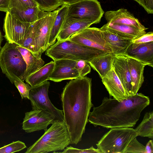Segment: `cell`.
Returning <instances> with one entry per match:
<instances>
[{
	"label": "cell",
	"mask_w": 153,
	"mask_h": 153,
	"mask_svg": "<svg viewBox=\"0 0 153 153\" xmlns=\"http://www.w3.org/2000/svg\"><path fill=\"white\" fill-rule=\"evenodd\" d=\"M137 136L131 128H111L96 145L100 153H125L129 143Z\"/></svg>",
	"instance_id": "obj_6"
},
{
	"label": "cell",
	"mask_w": 153,
	"mask_h": 153,
	"mask_svg": "<svg viewBox=\"0 0 153 153\" xmlns=\"http://www.w3.org/2000/svg\"><path fill=\"white\" fill-rule=\"evenodd\" d=\"M125 54L138 60L146 66L153 67V42L142 44L132 43Z\"/></svg>",
	"instance_id": "obj_16"
},
{
	"label": "cell",
	"mask_w": 153,
	"mask_h": 153,
	"mask_svg": "<svg viewBox=\"0 0 153 153\" xmlns=\"http://www.w3.org/2000/svg\"><path fill=\"white\" fill-rule=\"evenodd\" d=\"M39 6L23 10L10 9L9 11L21 21L32 23L39 18L40 12Z\"/></svg>",
	"instance_id": "obj_26"
},
{
	"label": "cell",
	"mask_w": 153,
	"mask_h": 153,
	"mask_svg": "<svg viewBox=\"0 0 153 153\" xmlns=\"http://www.w3.org/2000/svg\"><path fill=\"white\" fill-rule=\"evenodd\" d=\"M127 56L131 85V96L136 94L144 82L143 72L146 65L138 60Z\"/></svg>",
	"instance_id": "obj_20"
},
{
	"label": "cell",
	"mask_w": 153,
	"mask_h": 153,
	"mask_svg": "<svg viewBox=\"0 0 153 153\" xmlns=\"http://www.w3.org/2000/svg\"><path fill=\"white\" fill-rule=\"evenodd\" d=\"M31 23L22 22L7 12L4 21V37L8 42L21 46Z\"/></svg>",
	"instance_id": "obj_11"
},
{
	"label": "cell",
	"mask_w": 153,
	"mask_h": 153,
	"mask_svg": "<svg viewBox=\"0 0 153 153\" xmlns=\"http://www.w3.org/2000/svg\"><path fill=\"white\" fill-rule=\"evenodd\" d=\"M105 17L108 23L125 24L145 30L148 29L127 9L123 8L106 11Z\"/></svg>",
	"instance_id": "obj_17"
},
{
	"label": "cell",
	"mask_w": 153,
	"mask_h": 153,
	"mask_svg": "<svg viewBox=\"0 0 153 153\" xmlns=\"http://www.w3.org/2000/svg\"><path fill=\"white\" fill-rule=\"evenodd\" d=\"M27 147L25 143L20 141H13L0 148V153H11L20 151Z\"/></svg>",
	"instance_id": "obj_31"
},
{
	"label": "cell",
	"mask_w": 153,
	"mask_h": 153,
	"mask_svg": "<svg viewBox=\"0 0 153 153\" xmlns=\"http://www.w3.org/2000/svg\"><path fill=\"white\" fill-rule=\"evenodd\" d=\"M17 45L7 42L0 48V67L12 84L16 77L22 80L26 69L25 62Z\"/></svg>",
	"instance_id": "obj_5"
},
{
	"label": "cell",
	"mask_w": 153,
	"mask_h": 153,
	"mask_svg": "<svg viewBox=\"0 0 153 153\" xmlns=\"http://www.w3.org/2000/svg\"><path fill=\"white\" fill-rule=\"evenodd\" d=\"M3 40V37L0 29V48L1 47V45Z\"/></svg>",
	"instance_id": "obj_40"
},
{
	"label": "cell",
	"mask_w": 153,
	"mask_h": 153,
	"mask_svg": "<svg viewBox=\"0 0 153 153\" xmlns=\"http://www.w3.org/2000/svg\"><path fill=\"white\" fill-rule=\"evenodd\" d=\"M61 153H100L97 149L94 148L93 146L88 149H79L71 146L67 147Z\"/></svg>",
	"instance_id": "obj_34"
},
{
	"label": "cell",
	"mask_w": 153,
	"mask_h": 153,
	"mask_svg": "<svg viewBox=\"0 0 153 153\" xmlns=\"http://www.w3.org/2000/svg\"><path fill=\"white\" fill-rule=\"evenodd\" d=\"M34 22L31 24L21 46L27 49L35 56L39 58L38 57L36 51L34 40L35 29Z\"/></svg>",
	"instance_id": "obj_28"
},
{
	"label": "cell",
	"mask_w": 153,
	"mask_h": 153,
	"mask_svg": "<svg viewBox=\"0 0 153 153\" xmlns=\"http://www.w3.org/2000/svg\"><path fill=\"white\" fill-rule=\"evenodd\" d=\"M50 83L48 81L32 87L29 93V99L32 110H43L54 117L56 120L64 121L62 110L58 109L51 101L48 95Z\"/></svg>",
	"instance_id": "obj_8"
},
{
	"label": "cell",
	"mask_w": 153,
	"mask_h": 153,
	"mask_svg": "<svg viewBox=\"0 0 153 153\" xmlns=\"http://www.w3.org/2000/svg\"><path fill=\"white\" fill-rule=\"evenodd\" d=\"M104 12L97 0H81L68 4L66 18L91 19L96 23L101 21Z\"/></svg>",
	"instance_id": "obj_9"
},
{
	"label": "cell",
	"mask_w": 153,
	"mask_h": 153,
	"mask_svg": "<svg viewBox=\"0 0 153 153\" xmlns=\"http://www.w3.org/2000/svg\"><path fill=\"white\" fill-rule=\"evenodd\" d=\"M145 146L146 153H153V143L152 140H149Z\"/></svg>",
	"instance_id": "obj_38"
},
{
	"label": "cell",
	"mask_w": 153,
	"mask_h": 153,
	"mask_svg": "<svg viewBox=\"0 0 153 153\" xmlns=\"http://www.w3.org/2000/svg\"><path fill=\"white\" fill-rule=\"evenodd\" d=\"M61 99L71 144H77L81 140L93 106L91 79L84 76L71 79L63 88Z\"/></svg>",
	"instance_id": "obj_1"
},
{
	"label": "cell",
	"mask_w": 153,
	"mask_h": 153,
	"mask_svg": "<svg viewBox=\"0 0 153 153\" xmlns=\"http://www.w3.org/2000/svg\"><path fill=\"white\" fill-rule=\"evenodd\" d=\"M112 68L122 84L128 97L131 96V78L125 54L114 55Z\"/></svg>",
	"instance_id": "obj_14"
},
{
	"label": "cell",
	"mask_w": 153,
	"mask_h": 153,
	"mask_svg": "<svg viewBox=\"0 0 153 153\" xmlns=\"http://www.w3.org/2000/svg\"><path fill=\"white\" fill-rule=\"evenodd\" d=\"M68 4H63L58 8V13L49 38L48 48L55 43L58 35L67 15Z\"/></svg>",
	"instance_id": "obj_25"
},
{
	"label": "cell",
	"mask_w": 153,
	"mask_h": 153,
	"mask_svg": "<svg viewBox=\"0 0 153 153\" xmlns=\"http://www.w3.org/2000/svg\"><path fill=\"white\" fill-rule=\"evenodd\" d=\"M146 153L145 146L140 143L136 137L133 139L127 146L125 153Z\"/></svg>",
	"instance_id": "obj_32"
},
{
	"label": "cell",
	"mask_w": 153,
	"mask_h": 153,
	"mask_svg": "<svg viewBox=\"0 0 153 153\" xmlns=\"http://www.w3.org/2000/svg\"><path fill=\"white\" fill-rule=\"evenodd\" d=\"M102 81L109 95L119 101L128 97L120 79L112 68Z\"/></svg>",
	"instance_id": "obj_18"
},
{
	"label": "cell",
	"mask_w": 153,
	"mask_h": 153,
	"mask_svg": "<svg viewBox=\"0 0 153 153\" xmlns=\"http://www.w3.org/2000/svg\"><path fill=\"white\" fill-rule=\"evenodd\" d=\"M63 4H70L81 0H58Z\"/></svg>",
	"instance_id": "obj_39"
},
{
	"label": "cell",
	"mask_w": 153,
	"mask_h": 153,
	"mask_svg": "<svg viewBox=\"0 0 153 153\" xmlns=\"http://www.w3.org/2000/svg\"><path fill=\"white\" fill-rule=\"evenodd\" d=\"M10 0H0V11L5 12L9 11Z\"/></svg>",
	"instance_id": "obj_37"
},
{
	"label": "cell",
	"mask_w": 153,
	"mask_h": 153,
	"mask_svg": "<svg viewBox=\"0 0 153 153\" xmlns=\"http://www.w3.org/2000/svg\"><path fill=\"white\" fill-rule=\"evenodd\" d=\"M39 6L34 0H10V9L22 10Z\"/></svg>",
	"instance_id": "obj_29"
},
{
	"label": "cell",
	"mask_w": 153,
	"mask_h": 153,
	"mask_svg": "<svg viewBox=\"0 0 153 153\" xmlns=\"http://www.w3.org/2000/svg\"><path fill=\"white\" fill-rule=\"evenodd\" d=\"M114 55L106 53L94 57L87 62L102 79L112 68Z\"/></svg>",
	"instance_id": "obj_23"
},
{
	"label": "cell",
	"mask_w": 153,
	"mask_h": 153,
	"mask_svg": "<svg viewBox=\"0 0 153 153\" xmlns=\"http://www.w3.org/2000/svg\"><path fill=\"white\" fill-rule=\"evenodd\" d=\"M76 62L65 59L54 60V66L49 77V80L58 82L80 77L78 72L75 68Z\"/></svg>",
	"instance_id": "obj_13"
},
{
	"label": "cell",
	"mask_w": 153,
	"mask_h": 153,
	"mask_svg": "<svg viewBox=\"0 0 153 153\" xmlns=\"http://www.w3.org/2000/svg\"><path fill=\"white\" fill-rule=\"evenodd\" d=\"M103 37L111 48L112 54H125L133 40L124 38L110 32L105 25L100 28Z\"/></svg>",
	"instance_id": "obj_19"
},
{
	"label": "cell",
	"mask_w": 153,
	"mask_h": 153,
	"mask_svg": "<svg viewBox=\"0 0 153 153\" xmlns=\"http://www.w3.org/2000/svg\"><path fill=\"white\" fill-rule=\"evenodd\" d=\"M137 136L146 137L152 139L153 137V112L146 113L142 121L134 129Z\"/></svg>",
	"instance_id": "obj_27"
},
{
	"label": "cell",
	"mask_w": 153,
	"mask_h": 153,
	"mask_svg": "<svg viewBox=\"0 0 153 153\" xmlns=\"http://www.w3.org/2000/svg\"><path fill=\"white\" fill-rule=\"evenodd\" d=\"M56 120L54 116L41 110H32L25 113L22 128L27 133L47 130L48 126Z\"/></svg>",
	"instance_id": "obj_12"
},
{
	"label": "cell",
	"mask_w": 153,
	"mask_h": 153,
	"mask_svg": "<svg viewBox=\"0 0 153 153\" xmlns=\"http://www.w3.org/2000/svg\"><path fill=\"white\" fill-rule=\"evenodd\" d=\"M58 13V9L48 12L41 10L38 19L34 22L35 49L39 58L48 48L49 37Z\"/></svg>",
	"instance_id": "obj_7"
},
{
	"label": "cell",
	"mask_w": 153,
	"mask_h": 153,
	"mask_svg": "<svg viewBox=\"0 0 153 153\" xmlns=\"http://www.w3.org/2000/svg\"><path fill=\"white\" fill-rule=\"evenodd\" d=\"M75 67L80 77L85 76L91 71L90 66L87 62L84 60L76 61Z\"/></svg>",
	"instance_id": "obj_33"
},
{
	"label": "cell",
	"mask_w": 153,
	"mask_h": 153,
	"mask_svg": "<svg viewBox=\"0 0 153 153\" xmlns=\"http://www.w3.org/2000/svg\"><path fill=\"white\" fill-rule=\"evenodd\" d=\"M152 42H153V32H149L133 40L132 43L135 44H142Z\"/></svg>",
	"instance_id": "obj_35"
},
{
	"label": "cell",
	"mask_w": 153,
	"mask_h": 153,
	"mask_svg": "<svg viewBox=\"0 0 153 153\" xmlns=\"http://www.w3.org/2000/svg\"><path fill=\"white\" fill-rule=\"evenodd\" d=\"M105 25L110 32L122 37L132 40L146 33L145 30L125 24L107 22Z\"/></svg>",
	"instance_id": "obj_21"
},
{
	"label": "cell",
	"mask_w": 153,
	"mask_h": 153,
	"mask_svg": "<svg viewBox=\"0 0 153 153\" xmlns=\"http://www.w3.org/2000/svg\"><path fill=\"white\" fill-rule=\"evenodd\" d=\"M54 66V61H51L31 74L25 80L32 87H33L49 80Z\"/></svg>",
	"instance_id": "obj_24"
},
{
	"label": "cell",
	"mask_w": 153,
	"mask_h": 153,
	"mask_svg": "<svg viewBox=\"0 0 153 153\" xmlns=\"http://www.w3.org/2000/svg\"><path fill=\"white\" fill-rule=\"evenodd\" d=\"M94 24L97 23L92 20L65 18L57 36V41L67 40L72 35Z\"/></svg>",
	"instance_id": "obj_15"
},
{
	"label": "cell",
	"mask_w": 153,
	"mask_h": 153,
	"mask_svg": "<svg viewBox=\"0 0 153 153\" xmlns=\"http://www.w3.org/2000/svg\"><path fill=\"white\" fill-rule=\"evenodd\" d=\"M150 102L149 97L141 93L121 101L105 97L100 105L94 107L90 112L88 122L95 127L100 126L109 128H132Z\"/></svg>",
	"instance_id": "obj_2"
},
{
	"label": "cell",
	"mask_w": 153,
	"mask_h": 153,
	"mask_svg": "<svg viewBox=\"0 0 153 153\" xmlns=\"http://www.w3.org/2000/svg\"><path fill=\"white\" fill-rule=\"evenodd\" d=\"M68 39L107 53L112 54L111 49L104 39L100 28L88 27L72 35Z\"/></svg>",
	"instance_id": "obj_10"
},
{
	"label": "cell",
	"mask_w": 153,
	"mask_h": 153,
	"mask_svg": "<svg viewBox=\"0 0 153 153\" xmlns=\"http://www.w3.org/2000/svg\"><path fill=\"white\" fill-rule=\"evenodd\" d=\"M70 144V135L64 121L55 120L25 153H47L63 150Z\"/></svg>",
	"instance_id": "obj_3"
},
{
	"label": "cell",
	"mask_w": 153,
	"mask_h": 153,
	"mask_svg": "<svg viewBox=\"0 0 153 153\" xmlns=\"http://www.w3.org/2000/svg\"><path fill=\"white\" fill-rule=\"evenodd\" d=\"M13 83L18 89L22 99L27 98L29 100V93L32 87L17 77L14 79Z\"/></svg>",
	"instance_id": "obj_30"
},
{
	"label": "cell",
	"mask_w": 153,
	"mask_h": 153,
	"mask_svg": "<svg viewBox=\"0 0 153 153\" xmlns=\"http://www.w3.org/2000/svg\"><path fill=\"white\" fill-rule=\"evenodd\" d=\"M17 48L22 56L26 65V70L22 80L24 81L31 74L43 66L45 62L41 58L36 57L27 49L18 45Z\"/></svg>",
	"instance_id": "obj_22"
},
{
	"label": "cell",
	"mask_w": 153,
	"mask_h": 153,
	"mask_svg": "<svg viewBox=\"0 0 153 153\" xmlns=\"http://www.w3.org/2000/svg\"><path fill=\"white\" fill-rule=\"evenodd\" d=\"M107 53L99 50L82 45L68 39L57 41L49 47L45 54L53 61L65 59L87 62L97 56Z\"/></svg>",
	"instance_id": "obj_4"
},
{
	"label": "cell",
	"mask_w": 153,
	"mask_h": 153,
	"mask_svg": "<svg viewBox=\"0 0 153 153\" xmlns=\"http://www.w3.org/2000/svg\"><path fill=\"white\" fill-rule=\"evenodd\" d=\"M142 6L149 14L153 13V0H134Z\"/></svg>",
	"instance_id": "obj_36"
}]
</instances>
